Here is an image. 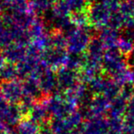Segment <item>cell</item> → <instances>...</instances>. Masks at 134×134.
Instances as JSON below:
<instances>
[{"label":"cell","instance_id":"obj_1","mask_svg":"<svg viewBox=\"0 0 134 134\" xmlns=\"http://www.w3.org/2000/svg\"><path fill=\"white\" fill-rule=\"evenodd\" d=\"M117 29H115L113 27H110L108 29H105L102 34V39L104 43L108 48L115 49L117 48V43L119 40V32Z\"/></svg>","mask_w":134,"mask_h":134},{"label":"cell","instance_id":"obj_2","mask_svg":"<svg viewBox=\"0 0 134 134\" xmlns=\"http://www.w3.org/2000/svg\"><path fill=\"white\" fill-rule=\"evenodd\" d=\"M120 12L124 18V26L125 23L128 20L134 18V0H125L121 2Z\"/></svg>","mask_w":134,"mask_h":134},{"label":"cell","instance_id":"obj_3","mask_svg":"<svg viewBox=\"0 0 134 134\" xmlns=\"http://www.w3.org/2000/svg\"><path fill=\"white\" fill-rule=\"evenodd\" d=\"M117 48L121 54L126 55L130 54L134 50V41L126 36L120 37L117 43Z\"/></svg>","mask_w":134,"mask_h":134}]
</instances>
